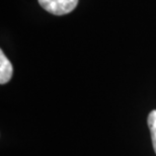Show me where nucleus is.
Instances as JSON below:
<instances>
[{
	"instance_id": "1",
	"label": "nucleus",
	"mask_w": 156,
	"mask_h": 156,
	"mask_svg": "<svg viewBox=\"0 0 156 156\" xmlns=\"http://www.w3.org/2000/svg\"><path fill=\"white\" fill-rule=\"evenodd\" d=\"M42 7L55 15H64L74 10L78 0H39Z\"/></svg>"
},
{
	"instance_id": "2",
	"label": "nucleus",
	"mask_w": 156,
	"mask_h": 156,
	"mask_svg": "<svg viewBox=\"0 0 156 156\" xmlns=\"http://www.w3.org/2000/svg\"><path fill=\"white\" fill-rule=\"evenodd\" d=\"M12 73H13L12 64L4 55L3 51H0V83H7L11 79Z\"/></svg>"
},
{
	"instance_id": "3",
	"label": "nucleus",
	"mask_w": 156,
	"mask_h": 156,
	"mask_svg": "<svg viewBox=\"0 0 156 156\" xmlns=\"http://www.w3.org/2000/svg\"><path fill=\"white\" fill-rule=\"evenodd\" d=\"M148 127L151 133L152 144H153L154 151L156 153V110L152 111L148 116Z\"/></svg>"
}]
</instances>
